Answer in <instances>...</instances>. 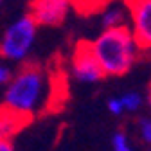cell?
Segmentation results:
<instances>
[{
    "instance_id": "obj_5",
    "label": "cell",
    "mask_w": 151,
    "mask_h": 151,
    "mask_svg": "<svg viewBox=\"0 0 151 151\" xmlns=\"http://www.w3.org/2000/svg\"><path fill=\"white\" fill-rule=\"evenodd\" d=\"M70 74L74 76L76 81L86 83V85L99 83L104 78L99 63L96 61V58L92 56L88 49V42H79L76 45L72 52V60H70Z\"/></svg>"
},
{
    "instance_id": "obj_16",
    "label": "cell",
    "mask_w": 151,
    "mask_h": 151,
    "mask_svg": "<svg viewBox=\"0 0 151 151\" xmlns=\"http://www.w3.org/2000/svg\"><path fill=\"white\" fill-rule=\"evenodd\" d=\"M4 2H6V0H0V4H4Z\"/></svg>"
},
{
    "instance_id": "obj_4",
    "label": "cell",
    "mask_w": 151,
    "mask_h": 151,
    "mask_svg": "<svg viewBox=\"0 0 151 151\" xmlns=\"http://www.w3.org/2000/svg\"><path fill=\"white\" fill-rule=\"evenodd\" d=\"M129 31L140 50L151 49V0H126Z\"/></svg>"
},
{
    "instance_id": "obj_15",
    "label": "cell",
    "mask_w": 151,
    "mask_h": 151,
    "mask_svg": "<svg viewBox=\"0 0 151 151\" xmlns=\"http://www.w3.org/2000/svg\"><path fill=\"white\" fill-rule=\"evenodd\" d=\"M147 101H149V104H151V86H149V93H147Z\"/></svg>"
},
{
    "instance_id": "obj_1",
    "label": "cell",
    "mask_w": 151,
    "mask_h": 151,
    "mask_svg": "<svg viewBox=\"0 0 151 151\" xmlns=\"http://www.w3.org/2000/svg\"><path fill=\"white\" fill-rule=\"evenodd\" d=\"M52 81L38 63H24L4 90V108L14 111L27 121L38 115L50 99Z\"/></svg>"
},
{
    "instance_id": "obj_13",
    "label": "cell",
    "mask_w": 151,
    "mask_h": 151,
    "mask_svg": "<svg viewBox=\"0 0 151 151\" xmlns=\"http://www.w3.org/2000/svg\"><path fill=\"white\" fill-rule=\"evenodd\" d=\"M11 78H13V70L6 63H0V85H7Z\"/></svg>"
},
{
    "instance_id": "obj_12",
    "label": "cell",
    "mask_w": 151,
    "mask_h": 151,
    "mask_svg": "<svg viewBox=\"0 0 151 151\" xmlns=\"http://www.w3.org/2000/svg\"><path fill=\"white\" fill-rule=\"evenodd\" d=\"M106 110L111 113L113 117H122L124 115V106H122V101H121V97L119 96H111V97H108V101H106Z\"/></svg>"
},
{
    "instance_id": "obj_17",
    "label": "cell",
    "mask_w": 151,
    "mask_h": 151,
    "mask_svg": "<svg viewBox=\"0 0 151 151\" xmlns=\"http://www.w3.org/2000/svg\"><path fill=\"white\" fill-rule=\"evenodd\" d=\"M149 151H151V147H149Z\"/></svg>"
},
{
    "instance_id": "obj_2",
    "label": "cell",
    "mask_w": 151,
    "mask_h": 151,
    "mask_svg": "<svg viewBox=\"0 0 151 151\" xmlns=\"http://www.w3.org/2000/svg\"><path fill=\"white\" fill-rule=\"evenodd\" d=\"M88 49L99 63L104 78H119L128 74L142 52L129 27L103 29L92 42H88Z\"/></svg>"
},
{
    "instance_id": "obj_7",
    "label": "cell",
    "mask_w": 151,
    "mask_h": 151,
    "mask_svg": "<svg viewBox=\"0 0 151 151\" xmlns=\"http://www.w3.org/2000/svg\"><path fill=\"white\" fill-rule=\"evenodd\" d=\"M29 122L31 121L16 115L14 111L2 106L0 108V139L2 140H13Z\"/></svg>"
},
{
    "instance_id": "obj_14",
    "label": "cell",
    "mask_w": 151,
    "mask_h": 151,
    "mask_svg": "<svg viewBox=\"0 0 151 151\" xmlns=\"http://www.w3.org/2000/svg\"><path fill=\"white\" fill-rule=\"evenodd\" d=\"M0 151H16L13 140H2L0 139Z\"/></svg>"
},
{
    "instance_id": "obj_3",
    "label": "cell",
    "mask_w": 151,
    "mask_h": 151,
    "mask_svg": "<svg viewBox=\"0 0 151 151\" xmlns=\"http://www.w3.org/2000/svg\"><path fill=\"white\" fill-rule=\"evenodd\" d=\"M38 25L31 14H22L4 31L0 40V58L11 63H24L32 52Z\"/></svg>"
},
{
    "instance_id": "obj_10",
    "label": "cell",
    "mask_w": 151,
    "mask_h": 151,
    "mask_svg": "<svg viewBox=\"0 0 151 151\" xmlns=\"http://www.w3.org/2000/svg\"><path fill=\"white\" fill-rule=\"evenodd\" d=\"M110 146H111V151H135V147H133V144H131L128 133L122 131V129H117L115 133L111 135Z\"/></svg>"
},
{
    "instance_id": "obj_11",
    "label": "cell",
    "mask_w": 151,
    "mask_h": 151,
    "mask_svg": "<svg viewBox=\"0 0 151 151\" xmlns=\"http://www.w3.org/2000/svg\"><path fill=\"white\" fill-rule=\"evenodd\" d=\"M137 131L140 142L151 146V117H139L137 121Z\"/></svg>"
},
{
    "instance_id": "obj_9",
    "label": "cell",
    "mask_w": 151,
    "mask_h": 151,
    "mask_svg": "<svg viewBox=\"0 0 151 151\" xmlns=\"http://www.w3.org/2000/svg\"><path fill=\"white\" fill-rule=\"evenodd\" d=\"M121 101H122V106H124V111L126 113H135L140 110L142 103H144V97L140 96L139 92H124L122 96H119Z\"/></svg>"
},
{
    "instance_id": "obj_8",
    "label": "cell",
    "mask_w": 151,
    "mask_h": 151,
    "mask_svg": "<svg viewBox=\"0 0 151 151\" xmlns=\"http://www.w3.org/2000/svg\"><path fill=\"white\" fill-rule=\"evenodd\" d=\"M101 25L103 29H119L128 27V9L122 6H110L101 13Z\"/></svg>"
},
{
    "instance_id": "obj_6",
    "label": "cell",
    "mask_w": 151,
    "mask_h": 151,
    "mask_svg": "<svg viewBox=\"0 0 151 151\" xmlns=\"http://www.w3.org/2000/svg\"><path fill=\"white\" fill-rule=\"evenodd\" d=\"M72 7V0H32L29 14L38 27L61 25Z\"/></svg>"
}]
</instances>
